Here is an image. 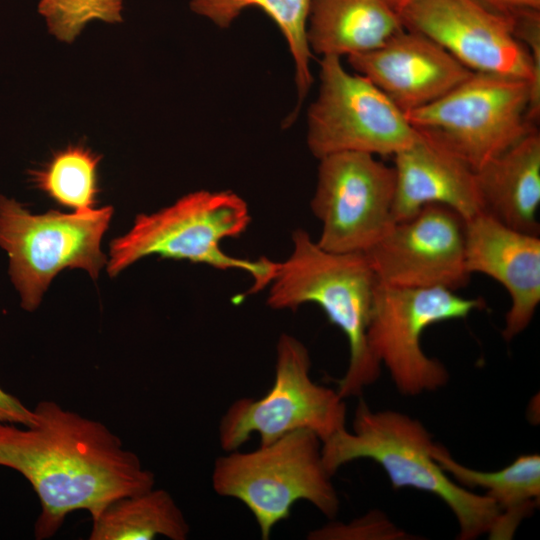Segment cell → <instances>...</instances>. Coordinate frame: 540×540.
I'll return each instance as SVG.
<instances>
[{
	"mask_svg": "<svg viewBox=\"0 0 540 540\" xmlns=\"http://www.w3.org/2000/svg\"><path fill=\"white\" fill-rule=\"evenodd\" d=\"M0 466L37 494L35 538L52 537L76 510L97 515L110 502L154 487V473L103 423L42 400L29 425L0 423Z\"/></svg>",
	"mask_w": 540,
	"mask_h": 540,
	"instance_id": "obj_1",
	"label": "cell"
},
{
	"mask_svg": "<svg viewBox=\"0 0 540 540\" xmlns=\"http://www.w3.org/2000/svg\"><path fill=\"white\" fill-rule=\"evenodd\" d=\"M377 283L365 253L327 251L307 231L296 229L292 251L278 262L268 286L266 302L270 308L295 311L301 305L316 304L346 336L349 362L337 389L344 399L360 395L381 373V365L367 344Z\"/></svg>",
	"mask_w": 540,
	"mask_h": 540,
	"instance_id": "obj_2",
	"label": "cell"
},
{
	"mask_svg": "<svg viewBox=\"0 0 540 540\" xmlns=\"http://www.w3.org/2000/svg\"><path fill=\"white\" fill-rule=\"evenodd\" d=\"M434 444L417 419L393 410L373 411L361 400L352 430L344 428L322 442V457L332 476L349 462L371 459L384 469L393 489L413 488L440 498L458 521V539L488 534L499 514L497 505L449 477L432 455Z\"/></svg>",
	"mask_w": 540,
	"mask_h": 540,
	"instance_id": "obj_3",
	"label": "cell"
},
{
	"mask_svg": "<svg viewBox=\"0 0 540 540\" xmlns=\"http://www.w3.org/2000/svg\"><path fill=\"white\" fill-rule=\"evenodd\" d=\"M251 216L236 193L200 190L151 214H139L124 235L110 243L106 269L111 277L151 255L205 264L218 270H240L252 279L247 294L269 286L278 262L266 257L237 258L224 252L223 240L240 237Z\"/></svg>",
	"mask_w": 540,
	"mask_h": 540,
	"instance_id": "obj_4",
	"label": "cell"
},
{
	"mask_svg": "<svg viewBox=\"0 0 540 540\" xmlns=\"http://www.w3.org/2000/svg\"><path fill=\"white\" fill-rule=\"evenodd\" d=\"M225 453L214 462L212 488L248 508L263 540L289 518L299 500L329 519L338 514L339 497L323 461L322 441L315 433L296 430L260 443L252 451Z\"/></svg>",
	"mask_w": 540,
	"mask_h": 540,
	"instance_id": "obj_5",
	"label": "cell"
},
{
	"mask_svg": "<svg viewBox=\"0 0 540 540\" xmlns=\"http://www.w3.org/2000/svg\"><path fill=\"white\" fill-rule=\"evenodd\" d=\"M528 80L472 74L436 101L405 113L421 136L474 171L537 129L529 119Z\"/></svg>",
	"mask_w": 540,
	"mask_h": 540,
	"instance_id": "obj_6",
	"label": "cell"
},
{
	"mask_svg": "<svg viewBox=\"0 0 540 540\" xmlns=\"http://www.w3.org/2000/svg\"><path fill=\"white\" fill-rule=\"evenodd\" d=\"M113 208L32 214L0 195V247L9 257V275L21 306L35 310L54 277L66 268L86 270L97 279L107 264L101 241Z\"/></svg>",
	"mask_w": 540,
	"mask_h": 540,
	"instance_id": "obj_7",
	"label": "cell"
},
{
	"mask_svg": "<svg viewBox=\"0 0 540 540\" xmlns=\"http://www.w3.org/2000/svg\"><path fill=\"white\" fill-rule=\"evenodd\" d=\"M306 346L284 333L276 344L274 380L260 398H239L222 415L219 444L239 449L253 434L271 442L296 430L315 433L322 442L346 428V404L337 390L314 382Z\"/></svg>",
	"mask_w": 540,
	"mask_h": 540,
	"instance_id": "obj_8",
	"label": "cell"
},
{
	"mask_svg": "<svg viewBox=\"0 0 540 540\" xmlns=\"http://www.w3.org/2000/svg\"><path fill=\"white\" fill-rule=\"evenodd\" d=\"M485 307L482 298H465L445 288H400L377 283L367 344L388 370L401 394L436 391L449 380L446 366L425 354L424 331L433 324L465 319Z\"/></svg>",
	"mask_w": 540,
	"mask_h": 540,
	"instance_id": "obj_9",
	"label": "cell"
},
{
	"mask_svg": "<svg viewBox=\"0 0 540 540\" xmlns=\"http://www.w3.org/2000/svg\"><path fill=\"white\" fill-rule=\"evenodd\" d=\"M340 59L327 55L320 61L319 92L308 111L310 152L317 159L345 151L394 156L411 145L419 134L405 113Z\"/></svg>",
	"mask_w": 540,
	"mask_h": 540,
	"instance_id": "obj_10",
	"label": "cell"
},
{
	"mask_svg": "<svg viewBox=\"0 0 540 540\" xmlns=\"http://www.w3.org/2000/svg\"><path fill=\"white\" fill-rule=\"evenodd\" d=\"M311 209L322 224L318 245L335 253H365L394 224V168L374 155L345 151L319 159Z\"/></svg>",
	"mask_w": 540,
	"mask_h": 540,
	"instance_id": "obj_11",
	"label": "cell"
},
{
	"mask_svg": "<svg viewBox=\"0 0 540 540\" xmlns=\"http://www.w3.org/2000/svg\"><path fill=\"white\" fill-rule=\"evenodd\" d=\"M405 29L434 40L473 72L530 82L529 119L540 117V77L530 53L515 37L509 15L475 0H410L400 11Z\"/></svg>",
	"mask_w": 540,
	"mask_h": 540,
	"instance_id": "obj_12",
	"label": "cell"
},
{
	"mask_svg": "<svg viewBox=\"0 0 540 540\" xmlns=\"http://www.w3.org/2000/svg\"><path fill=\"white\" fill-rule=\"evenodd\" d=\"M378 282L400 288L465 287V221L451 208L429 204L395 222L365 252Z\"/></svg>",
	"mask_w": 540,
	"mask_h": 540,
	"instance_id": "obj_13",
	"label": "cell"
},
{
	"mask_svg": "<svg viewBox=\"0 0 540 540\" xmlns=\"http://www.w3.org/2000/svg\"><path fill=\"white\" fill-rule=\"evenodd\" d=\"M347 59L404 113L436 101L473 72L434 40L405 28Z\"/></svg>",
	"mask_w": 540,
	"mask_h": 540,
	"instance_id": "obj_14",
	"label": "cell"
},
{
	"mask_svg": "<svg viewBox=\"0 0 540 540\" xmlns=\"http://www.w3.org/2000/svg\"><path fill=\"white\" fill-rule=\"evenodd\" d=\"M465 264L501 284L510 297L502 336L511 341L540 303V238L510 228L485 212L465 222Z\"/></svg>",
	"mask_w": 540,
	"mask_h": 540,
	"instance_id": "obj_15",
	"label": "cell"
},
{
	"mask_svg": "<svg viewBox=\"0 0 540 540\" xmlns=\"http://www.w3.org/2000/svg\"><path fill=\"white\" fill-rule=\"evenodd\" d=\"M393 157L394 223L429 204L447 206L465 222L483 212L475 171L451 152L419 134Z\"/></svg>",
	"mask_w": 540,
	"mask_h": 540,
	"instance_id": "obj_16",
	"label": "cell"
},
{
	"mask_svg": "<svg viewBox=\"0 0 540 540\" xmlns=\"http://www.w3.org/2000/svg\"><path fill=\"white\" fill-rule=\"evenodd\" d=\"M483 212L539 236L540 134L533 130L475 171Z\"/></svg>",
	"mask_w": 540,
	"mask_h": 540,
	"instance_id": "obj_17",
	"label": "cell"
},
{
	"mask_svg": "<svg viewBox=\"0 0 540 540\" xmlns=\"http://www.w3.org/2000/svg\"><path fill=\"white\" fill-rule=\"evenodd\" d=\"M400 11L399 0H311L310 50L341 57L376 49L404 28Z\"/></svg>",
	"mask_w": 540,
	"mask_h": 540,
	"instance_id": "obj_18",
	"label": "cell"
},
{
	"mask_svg": "<svg viewBox=\"0 0 540 540\" xmlns=\"http://www.w3.org/2000/svg\"><path fill=\"white\" fill-rule=\"evenodd\" d=\"M432 455L455 482L469 490H486L485 495L497 505L499 514L488 532L489 539H512L522 520L539 506V454L519 455L505 468L490 472L462 465L437 443L432 447Z\"/></svg>",
	"mask_w": 540,
	"mask_h": 540,
	"instance_id": "obj_19",
	"label": "cell"
},
{
	"mask_svg": "<svg viewBox=\"0 0 540 540\" xmlns=\"http://www.w3.org/2000/svg\"><path fill=\"white\" fill-rule=\"evenodd\" d=\"M190 526L174 498L164 489L118 498L92 517L90 540H171L188 538Z\"/></svg>",
	"mask_w": 540,
	"mask_h": 540,
	"instance_id": "obj_20",
	"label": "cell"
},
{
	"mask_svg": "<svg viewBox=\"0 0 540 540\" xmlns=\"http://www.w3.org/2000/svg\"><path fill=\"white\" fill-rule=\"evenodd\" d=\"M311 0H191L190 9L220 28L229 27L249 7L262 9L280 28L295 62L299 103L313 84L312 52L307 40Z\"/></svg>",
	"mask_w": 540,
	"mask_h": 540,
	"instance_id": "obj_21",
	"label": "cell"
},
{
	"mask_svg": "<svg viewBox=\"0 0 540 540\" xmlns=\"http://www.w3.org/2000/svg\"><path fill=\"white\" fill-rule=\"evenodd\" d=\"M100 157L90 149L70 146L57 152L41 169L31 172L36 187L74 211L93 209L96 203Z\"/></svg>",
	"mask_w": 540,
	"mask_h": 540,
	"instance_id": "obj_22",
	"label": "cell"
},
{
	"mask_svg": "<svg viewBox=\"0 0 540 540\" xmlns=\"http://www.w3.org/2000/svg\"><path fill=\"white\" fill-rule=\"evenodd\" d=\"M123 0H39L38 12L58 40L72 42L92 21H122Z\"/></svg>",
	"mask_w": 540,
	"mask_h": 540,
	"instance_id": "obj_23",
	"label": "cell"
},
{
	"mask_svg": "<svg viewBox=\"0 0 540 540\" xmlns=\"http://www.w3.org/2000/svg\"><path fill=\"white\" fill-rule=\"evenodd\" d=\"M405 535L380 513H370L349 524L332 522L312 530L311 540L393 539Z\"/></svg>",
	"mask_w": 540,
	"mask_h": 540,
	"instance_id": "obj_24",
	"label": "cell"
},
{
	"mask_svg": "<svg viewBox=\"0 0 540 540\" xmlns=\"http://www.w3.org/2000/svg\"><path fill=\"white\" fill-rule=\"evenodd\" d=\"M488 9L510 15L523 9H540V0H475Z\"/></svg>",
	"mask_w": 540,
	"mask_h": 540,
	"instance_id": "obj_25",
	"label": "cell"
},
{
	"mask_svg": "<svg viewBox=\"0 0 540 540\" xmlns=\"http://www.w3.org/2000/svg\"><path fill=\"white\" fill-rule=\"evenodd\" d=\"M399 1H400V7L402 8L410 0H399Z\"/></svg>",
	"mask_w": 540,
	"mask_h": 540,
	"instance_id": "obj_26",
	"label": "cell"
},
{
	"mask_svg": "<svg viewBox=\"0 0 540 540\" xmlns=\"http://www.w3.org/2000/svg\"><path fill=\"white\" fill-rule=\"evenodd\" d=\"M2 396H3V390L0 388V400H1Z\"/></svg>",
	"mask_w": 540,
	"mask_h": 540,
	"instance_id": "obj_27",
	"label": "cell"
}]
</instances>
